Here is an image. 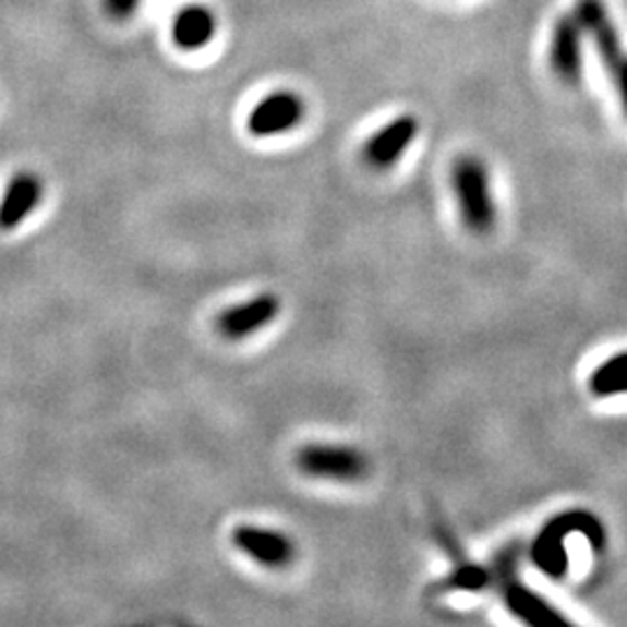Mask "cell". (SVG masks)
<instances>
[{
  "instance_id": "cell-11",
  "label": "cell",
  "mask_w": 627,
  "mask_h": 627,
  "mask_svg": "<svg viewBox=\"0 0 627 627\" xmlns=\"http://www.w3.org/2000/svg\"><path fill=\"white\" fill-rule=\"evenodd\" d=\"M581 24L577 14H563L553 28L551 68L563 82L575 84L581 77Z\"/></svg>"
},
{
  "instance_id": "cell-15",
  "label": "cell",
  "mask_w": 627,
  "mask_h": 627,
  "mask_svg": "<svg viewBox=\"0 0 627 627\" xmlns=\"http://www.w3.org/2000/svg\"><path fill=\"white\" fill-rule=\"evenodd\" d=\"M105 12L112 16L117 22H125L131 20L135 14V10L142 5V0H103Z\"/></svg>"
},
{
  "instance_id": "cell-14",
  "label": "cell",
  "mask_w": 627,
  "mask_h": 627,
  "mask_svg": "<svg viewBox=\"0 0 627 627\" xmlns=\"http://www.w3.org/2000/svg\"><path fill=\"white\" fill-rule=\"evenodd\" d=\"M491 581L489 577V571L479 567V565H465V567H458L451 579H449V586L451 588H458V590H470V593H479L481 588H486Z\"/></svg>"
},
{
  "instance_id": "cell-7",
  "label": "cell",
  "mask_w": 627,
  "mask_h": 627,
  "mask_svg": "<svg viewBox=\"0 0 627 627\" xmlns=\"http://www.w3.org/2000/svg\"><path fill=\"white\" fill-rule=\"evenodd\" d=\"M419 135V121L411 114H402L388 121L384 129L370 135L363 147L365 164L374 170H390L407 154L411 142Z\"/></svg>"
},
{
  "instance_id": "cell-2",
  "label": "cell",
  "mask_w": 627,
  "mask_h": 627,
  "mask_svg": "<svg viewBox=\"0 0 627 627\" xmlns=\"http://www.w3.org/2000/svg\"><path fill=\"white\" fill-rule=\"evenodd\" d=\"M449 184L462 226L474 236L491 232L497 221V203L486 164L479 156L456 158L449 172Z\"/></svg>"
},
{
  "instance_id": "cell-5",
  "label": "cell",
  "mask_w": 627,
  "mask_h": 627,
  "mask_svg": "<svg viewBox=\"0 0 627 627\" xmlns=\"http://www.w3.org/2000/svg\"><path fill=\"white\" fill-rule=\"evenodd\" d=\"M304 119V103L293 92H275L261 98L246 119V131L254 137H277L298 129Z\"/></svg>"
},
{
  "instance_id": "cell-9",
  "label": "cell",
  "mask_w": 627,
  "mask_h": 627,
  "mask_svg": "<svg viewBox=\"0 0 627 627\" xmlns=\"http://www.w3.org/2000/svg\"><path fill=\"white\" fill-rule=\"evenodd\" d=\"M502 602H505L507 612L526 625L546 627V625H567L569 620L548 604L542 595H536L532 588L521 583L514 577H507L502 581Z\"/></svg>"
},
{
  "instance_id": "cell-4",
  "label": "cell",
  "mask_w": 627,
  "mask_h": 627,
  "mask_svg": "<svg viewBox=\"0 0 627 627\" xmlns=\"http://www.w3.org/2000/svg\"><path fill=\"white\" fill-rule=\"evenodd\" d=\"M575 14H577L581 28L593 35L600 57L608 65V73H612V77L618 86V94H620L623 107L627 112V53L620 47L618 33H616L612 20H608L604 3L602 0H579Z\"/></svg>"
},
{
  "instance_id": "cell-6",
  "label": "cell",
  "mask_w": 627,
  "mask_h": 627,
  "mask_svg": "<svg viewBox=\"0 0 627 627\" xmlns=\"http://www.w3.org/2000/svg\"><path fill=\"white\" fill-rule=\"evenodd\" d=\"M232 544H236L251 560L263 567L284 569L296 560V542L289 534L275 528L261 526H238L232 530Z\"/></svg>"
},
{
  "instance_id": "cell-13",
  "label": "cell",
  "mask_w": 627,
  "mask_h": 627,
  "mask_svg": "<svg viewBox=\"0 0 627 627\" xmlns=\"http://www.w3.org/2000/svg\"><path fill=\"white\" fill-rule=\"evenodd\" d=\"M588 390L600 400L627 396V351L608 355L590 372Z\"/></svg>"
},
{
  "instance_id": "cell-12",
  "label": "cell",
  "mask_w": 627,
  "mask_h": 627,
  "mask_svg": "<svg viewBox=\"0 0 627 627\" xmlns=\"http://www.w3.org/2000/svg\"><path fill=\"white\" fill-rule=\"evenodd\" d=\"M170 33L172 43L179 49H203L214 40V35H217V16L205 5H186L174 14Z\"/></svg>"
},
{
  "instance_id": "cell-8",
  "label": "cell",
  "mask_w": 627,
  "mask_h": 627,
  "mask_svg": "<svg viewBox=\"0 0 627 627\" xmlns=\"http://www.w3.org/2000/svg\"><path fill=\"white\" fill-rule=\"evenodd\" d=\"M281 312V300L275 293H261L251 300L228 308L219 321V333L226 339H244L270 326Z\"/></svg>"
},
{
  "instance_id": "cell-3",
  "label": "cell",
  "mask_w": 627,
  "mask_h": 627,
  "mask_svg": "<svg viewBox=\"0 0 627 627\" xmlns=\"http://www.w3.org/2000/svg\"><path fill=\"white\" fill-rule=\"evenodd\" d=\"M296 468L312 479L355 483L370 474V458L347 444H304L296 451Z\"/></svg>"
},
{
  "instance_id": "cell-1",
  "label": "cell",
  "mask_w": 627,
  "mask_h": 627,
  "mask_svg": "<svg viewBox=\"0 0 627 627\" xmlns=\"http://www.w3.org/2000/svg\"><path fill=\"white\" fill-rule=\"evenodd\" d=\"M569 534H581L595 553L606 551L608 536L600 516L588 509H567L555 514L542 526L530 544V560L551 581H560L569 571V555L565 542Z\"/></svg>"
},
{
  "instance_id": "cell-10",
  "label": "cell",
  "mask_w": 627,
  "mask_h": 627,
  "mask_svg": "<svg viewBox=\"0 0 627 627\" xmlns=\"http://www.w3.org/2000/svg\"><path fill=\"white\" fill-rule=\"evenodd\" d=\"M43 201V179L35 172H16L0 198V230H14Z\"/></svg>"
}]
</instances>
